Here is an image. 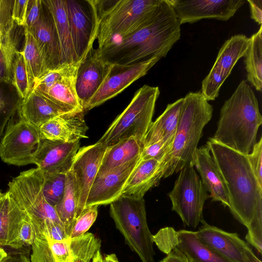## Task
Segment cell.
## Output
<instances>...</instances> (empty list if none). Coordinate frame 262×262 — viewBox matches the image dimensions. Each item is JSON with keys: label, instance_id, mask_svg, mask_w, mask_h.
Returning a JSON list of instances; mask_svg holds the SVG:
<instances>
[{"label": "cell", "instance_id": "cell-1", "mask_svg": "<svg viewBox=\"0 0 262 262\" xmlns=\"http://www.w3.org/2000/svg\"><path fill=\"white\" fill-rule=\"evenodd\" d=\"M223 178L234 217L247 230L246 239L262 253V184L246 155L222 145L212 138L206 143Z\"/></svg>", "mask_w": 262, "mask_h": 262}, {"label": "cell", "instance_id": "cell-2", "mask_svg": "<svg viewBox=\"0 0 262 262\" xmlns=\"http://www.w3.org/2000/svg\"><path fill=\"white\" fill-rule=\"evenodd\" d=\"M181 24L168 0H162L153 15L139 29L96 50L112 64L129 65L165 57L180 38Z\"/></svg>", "mask_w": 262, "mask_h": 262}, {"label": "cell", "instance_id": "cell-3", "mask_svg": "<svg viewBox=\"0 0 262 262\" xmlns=\"http://www.w3.org/2000/svg\"><path fill=\"white\" fill-rule=\"evenodd\" d=\"M261 124L256 97L247 81L243 80L223 104L212 138L247 155L257 142V132Z\"/></svg>", "mask_w": 262, "mask_h": 262}, {"label": "cell", "instance_id": "cell-4", "mask_svg": "<svg viewBox=\"0 0 262 262\" xmlns=\"http://www.w3.org/2000/svg\"><path fill=\"white\" fill-rule=\"evenodd\" d=\"M213 110L212 106L201 91L189 92L183 98L171 147L160 162L163 178L179 172L191 162L203 130L212 118Z\"/></svg>", "mask_w": 262, "mask_h": 262}, {"label": "cell", "instance_id": "cell-5", "mask_svg": "<svg viewBox=\"0 0 262 262\" xmlns=\"http://www.w3.org/2000/svg\"><path fill=\"white\" fill-rule=\"evenodd\" d=\"M110 214L126 244L142 262H155L152 234L143 198L122 194L110 204Z\"/></svg>", "mask_w": 262, "mask_h": 262}, {"label": "cell", "instance_id": "cell-6", "mask_svg": "<svg viewBox=\"0 0 262 262\" xmlns=\"http://www.w3.org/2000/svg\"><path fill=\"white\" fill-rule=\"evenodd\" d=\"M160 95L158 86L144 85L135 94L126 108L114 120L97 142L107 147L133 137L143 146L151 123L156 101Z\"/></svg>", "mask_w": 262, "mask_h": 262}, {"label": "cell", "instance_id": "cell-7", "mask_svg": "<svg viewBox=\"0 0 262 262\" xmlns=\"http://www.w3.org/2000/svg\"><path fill=\"white\" fill-rule=\"evenodd\" d=\"M43 172L33 168L21 172L8 183L7 191L31 219L35 237H45L46 225L51 221L63 225L54 206L46 200L43 193Z\"/></svg>", "mask_w": 262, "mask_h": 262}, {"label": "cell", "instance_id": "cell-8", "mask_svg": "<svg viewBox=\"0 0 262 262\" xmlns=\"http://www.w3.org/2000/svg\"><path fill=\"white\" fill-rule=\"evenodd\" d=\"M162 0H118L100 20L97 39L100 49L141 27L155 13Z\"/></svg>", "mask_w": 262, "mask_h": 262}, {"label": "cell", "instance_id": "cell-9", "mask_svg": "<svg viewBox=\"0 0 262 262\" xmlns=\"http://www.w3.org/2000/svg\"><path fill=\"white\" fill-rule=\"evenodd\" d=\"M179 172L172 189L168 193L171 209L185 226L195 228L203 220V207L209 195L191 162Z\"/></svg>", "mask_w": 262, "mask_h": 262}, {"label": "cell", "instance_id": "cell-10", "mask_svg": "<svg viewBox=\"0 0 262 262\" xmlns=\"http://www.w3.org/2000/svg\"><path fill=\"white\" fill-rule=\"evenodd\" d=\"M41 138L39 128L20 119L9 121L0 140V158L9 165L33 164V154Z\"/></svg>", "mask_w": 262, "mask_h": 262}, {"label": "cell", "instance_id": "cell-11", "mask_svg": "<svg viewBox=\"0 0 262 262\" xmlns=\"http://www.w3.org/2000/svg\"><path fill=\"white\" fill-rule=\"evenodd\" d=\"M67 15L78 63L93 48L99 20L93 0H65Z\"/></svg>", "mask_w": 262, "mask_h": 262}, {"label": "cell", "instance_id": "cell-12", "mask_svg": "<svg viewBox=\"0 0 262 262\" xmlns=\"http://www.w3.org/2000/svg\"><path fill=\"white\" fill-rule=\"evenodd\" d=\"M152 241L163 253L176 248L192 262H229L204 243L196 231L184 229L176 231L173 228L165 227L152 235Z\"/></svg>", "mask_w": 262, "mask_h": 262}, {"label": "cell", "instance_id": "cell-13", "mask_svg": "<svg viewBox=\"0 0 262 262\" xmlns=\"http://www.w3.org/2000/svg\"><path fill=\"white\" fill-rule=\"evenodd\" d=\"M250 39L243 34L231 36L221 48L209 74L202 83L201 92L207 101L214 100L238 60L244 57Z\"/></svg>", "mask_w": 262, "mask_h": 262}, {"label": "cell", "instance_id": "cell-14", "mask_svg": "<svg viewBox=\"0 0 262 262\" xmlns=\"http://www.w3.org/2000/svg\"><path fill=\"white\" fill-rule=\"evenodd\" d=\"M106 148L97 142L80 148L75 157L71 170L77 200L76 218L85 208L89 193L98 173Z\"/></svg>", "mask_w": 262, "mask_h": 262}, {"label": "cell", "instance_id": "cell-15", "mask_svg": "<svg viewBox=\"0 0 262 262\" xmlns=\"http://www.w3.org/2000/svg\"><path fill=\"white\" fill-rule=\"evenodd\" d=\"M153 58L129 65L113 64L104 81L84 107L90 110L114 97L134 81L144 76L159 60Z\"/></svg>", "mask_w": 262, "mask_h": 262}, {"label": "cell", "instance_id": "cell-16", "mask_svg": "<svg viewBox=\"0 0 262 262\" xmlns=\"http://www.w3.org/2000/svg\"><path fill=\"white\" fill-rule=\"evenodd\" d=\"M181 25L205 18L226 21L245 3L244 0H168Z\"/></svg>", "mask_w": 262, "mask_h": 262}, {"label": "cell", "instance_id": "cell-17", "mask_svg": "<svg viewBox=\"0 0 262 262\" xmlns=\"http://www.w3.org/2000/svg\"><path fill=\"white\" fill-rule=\"evenodd\" d=\"M196 231L199 237L229 262H261L249 244L236 233L225 231L204 220Z\"/></svg>", "mask_w": 262, "mask_h": 262}, {"label": "cell", "instance_id": "cell-18", "mask_svg": "<svg viewBox=\"0 0 262 262\" xmlns=\"http://www.w3.org/2000/svg\"><path fill=\"white\" fill-rule=\"evenodd\" d=\"M80 140L63 142L41 139L33 156V164L45 173H67L80 148Z\"/></svg>", "mask_w": 262, "mask_h": 262}, {"label": "cell", "instance_id": "cell-19", "mask_svg": "<svg viewBox=\"0 0 262 262\" xmlns=\"http://www.w3.org/2000/svg\"><path fill=\"white\" fill-rule=\"evenodd\" d=\"M140 160V157L104 175L96 177L89 193L85 207L110 204L119 198Z\"/></svg>", "mask_w": 262, "mask_h": 262}, {"label": "cell", "instance_id": "cell-20", "mask_svg": "<svg viewBox=\"0 0 262 262\" xmlns=\"http://www.w3.org/2000/svg\"><path fill=\"white\" fill-rule=\"evenodd\" d=\"M41 1L39 18L31 28L27 30L35 38L48 69L51 71L62 66L61 51L52 14L45 1Z\"/></svg>", "mask_w": 262, "mask_h": 262}, {"label": "cell", "instance_id": "cell-21", "mask_svg": "<svg viewBox=\"0 0 262 262\" xmlns=\"http://www.w3.org/2000/svg\"><path fill=\"white\" fill-rule=\"evenodd\" d=\"M112 66L99 57L96 50L93 48L79 63L75 89L83 110L104 81Z\"/></svg>", "mask_w": 262, "mask_h": 262}, {"label": "cell", "instance_id": "cell-22", "mask_svg": "<svg viewBox=\"0 0 262 262\" xmlns=\"http://www.w3.org/2000/svg\"><path fill=\"white\" fill-rule=\"evenodd\" d=\"M191 163L199 173L206 190L210 193L209 198L229 208L230 201L225 183L206 145L196 148Z\"/></svg>", "mask_w": 262, "mask_h": 262}, {"label": "cell", "instance_id": "cell-23", "mask_svg": "<svg viewBox=\"0 0 262 262\" xmlns=\"http://www.w3.org/2000/svg\"><path fill=\"white\" fill-rule=\"evenodd\" d=\"M88 129L81 112L56 117L41 125L39 130L41 139L73 142L88 138Z\"/></svg>", "mask_w": 262, "mask_h": 262}, {"label": "cell", "instance_id": "cell-24", "mask_svg": "<svg viewBox=\"0 0 262 262\" xmlns=\"http://www.w3.org/2000/svg\"><path fill=\"white\" fill-rule=\"evenodd\" d=\"M17 113L18 118L38 128L56 117L73 114L34 91L21 101Z\"/></svg>", "mask_w": 262, "mask_h": 262}, {"label": "cell", "instance_id": "cell-25", "mask_svg": "<svg viewBox=\"0 0 262 262\" xmlns=\"http://www.w3.org/2000/svg\"><path fill=\"white\" fill-rule=\"evenodd\" d=\"M183 101V98H181L168 104L163 113L151 122L145 137L143 147L161 140L172 144L179 124Z\"/></svg>", "mask_w": 262, "mask_h": 262}, {"label": "cell", "instance_id": "cell-26", "mask_svg": "<svg viewBox=\"0 0 262 262\" xmlns=\"http://www.w3.org/2000/svg\"><path fill=\"white\" fill-rule=\"evenodd\" d=\"M159 165L160 162L155 159L140 160L129 176L122 194L143 198L163 178Z\"/></svg>", "mask_w": 262, "mask_h": 262}, {"label": "cell", "instance_id": "cell-27", "mask_svg": "<svg viewBox=\"0 0 262 262\" xmlns=\"http://www.w3.org/2000/svg\"><path fill=\"white\" fill-rule=\"evenodd\" d=\"M8 196L10 226L7 246L19 249L24 246H31L35 234L31 219L9 195Z\"/></svg>", "mask_w": 262, "mask_h": 262}, {"label": "cell", "instance_id": "cell-28", "mask_svg": "<svg viewBox=\"0 0 262 262\" xmlns=\"http://www.w3.org/2000/svg\"><path fill=\"white\" fill-rule=\"evenodd\" d=\"M143 144L130 137L107 147L97 176H100L140 157Z\"/></svg>", "mask_w": 262, "mask_h": 262}, {"label": "cell", "instance_id": "cell-29", "mask_svg": "<svg viewBox=\"0 0 262 262\" xmlns=\"http://www.w3.org/2000/svg\"><path fill=\"white\" fill-rule=\"evenodd\" d=\"M52 14L59 40L62 66L79 64L69 25L65 0H44Z\"/></svg>", "mask_w": 262, "mask_h": 262}, {"label": "cell", "instance_id": "cell-30", "mask_svg": "<svg viewBox=\"0 0 262 262\" xmlns=\"http://www.w3.org/2000/svg\"><path fill=\"white\" fill-rule=\"evenodd\" d=\"M77 71L64 77L47 92L40 94L70 113L83 112L75 89Z\"/></svg>", "mask_w": 262, "mask_h": 262}, {"label": "cell", "instance_id": "cell-31", "mask_svg": "<svg viewBox=\"0 0 262 262\" xmlns=\"http://www.w3.org/2000/svg\"><path fill=\"white\" fill-rule=\"evenodd\" d=\"M31 262H67L71 254V238L53 241L35 238L31 245Z\"/></svg>", "mask_w": 262, "mask_h": 262}, {"label": "cell", "instance_id": "cell-32", "mask_svg": "<svg viewBox=\"0 0 262 262\" xmlns=\"http://www.w3.org/2000/svg\"><path fill=\"white\" fill-rule=\"evenodd\" d=\"M244 55L247 80L259 92L262 89V26L250 38Z\"/></svg>", "mask_w": 262, "mask_h": 262}, {"label": "cell", "instance_id": "cell-33", "mask_svg": "<svg viewBox=\"0 0 262 262\" xmlns=\"http://www.w3.org/2000/svg\"><path fill=\"white\" fill-rule=\"evenodd\" d=\"M24 29L25 39L21 51L34 88L35 83L49 71V70L35 38L28 30Z\"/></svg>", "mask_w": 262, "mask_h": 262}, {"label": "cell", "instance_id": "cell-34", "mask_svg": "<svg viewBox=\"0 0 262 262\" xmlns=\"http://www.w3.org/2000/svg\"><path fill=\"white\" fill-rule=\"evenodd\" d=\"M77 206V200L74 187L73 177L70 170L66 174V187L63 196L55 206L57 214L69 235L74 221Z\"/></svg>", "mask_w": 262, "mask_h": 262}, {"label": "cell", "instance_id": "cell-35", "mask_svg": "<svg viewBox=\"0 0 262 262\" xmlns=\"http://www.w3.org/2000/svg\"><path fill=\"white\" fill-rule=\"evenodd\" d=\"M21 101L12 83L0 82V140L5 127L17 113Z\"/></svg>", "mask_w": 262, "mask_h": 262}, {"label": "cell", "instance_id": "cell-36", "mask_svg": "<svg viewBox=\"0 0 262 262\" xmlns=\"http://www.w3.org/2000/svg\"><path fill=\"white\" fill-rule=\"evenodd\" d=\"M100 248V240L90 232L71 238V254L67 262H91Z\"/></svg>", "mask_w": 262, "mask_h": 262}, {"label": "cell", "instance_id": "cell-37", "mask_svg": "<svg viewBox=\"0 0 262 262\" xmlns=\"http://www.w3.org/2000/svg\"><path fill=\"white\" fill-rule=\"evenodd\" d=\"M12 84L22 100H26L33 89L24 56L21 51H16L11 61Z\"/></svg>", "mask_w": 262, "mask_h": 262}, {"label": "cell", "instance_id": "cell-38", "mask_svg": "<svg viewBox=\"0 0 262 262\" xmlns=\"http://www.w3.org/2000/svg\"><path fill=\"white\" fill-rule=\"evenodd\" d=\"M66 174L43 172V195L48 203L54 207L59 203L63 196Z\"/></svg>", "mask_w": 262, "mask_h": 262}, {"label": "cell", "instance_id": "cell-39", "mask_svg": "<svg viewBox=\"0 0 262 262\" xmlns=\"http://www.w3.org/2000/svg\"><path fill=\"white\" fill-rule=\"evenodd\" d=\"M78 64L62 65L57 69L49 71L35 83L33 91L40 94L45 93L62 78L76 71Z\"/></svg>", "mask_w": 262, "mask_h": 262}, {"label": "cell", "instance_id": "cell-40", "mask_svg": "<svg viewBox=\"0 0 262 262\" xmlns=\"http://www.w3.org/2000/svg\"><path fill=\"white\" fill-rule=\"evenodd\" d=\"M98 206L85 207L74 221L70 233V238H74L84 235L96 221L98 215Z\"/></svg>", "mask_w": 262, "mask_h": 262}, {"label": "cell", "instance_id": "cell-41", "mask_svg": "<svg viewBox=\"0 0 262 262\" xmlns=\"http://www.w3.org/2000/svg\"><path fill=\"white\" fill-rule=\"evenodd\" d=\"M172 144L161 140L143 147L140 160L155 159L160 162L170 149Z\"/></svg>", "mask_w": 262, "mask_h": 262}, {"label": "cell", "instance_id": "cell-42", "mask_svg": "<svg viewBox=\"0 0 262 262\" xmlns=\"http://www.w3.org/2000/svg\"><path fill=\"white\" fill-rule=\"evenodd\" d=\"M10 226L9 201L7 192L0 202V246H7Z\"/></svg>", "mask_w": 262, "mask_h": 262}, {"label": "cell", "instance_id": "cell-43", "mask_svg": "<svg viewBox=\"0 0 262 262\" xmlns=\"http://www.w3.org/2000/svg\"><path fill=\"white\" fill-rule=\"evenodd\" d=\"M259 182L262 184V138L253 146L250 154L246 155Z\"/></svg>", "mask_w": 262, "mask_h": 262}, {"label": "cell", "instance_id": "cell-44", "mask_svg": "<svg viewBox=\"0 0 262 262\" xmlns=\"http://www.w3.org/2000/svg\"><path fill=\"white\" fill-rule=\"evenodd\" d=\"M41 0H28L24 29H29L37 21L41 12Z\"/></svg>", "mask_w": 262, "mask_h": 262}, {"label": "cell", "instance_id": "cell-45", "mask_svg": "<svg viewBox=\"0 0 262 262\" xmlns=\"http://www.w3.org/2000/svg\"><path fill=\"white\" fill-rule=\"evenodd\" d=\"M0 82L12 83L11 60L0 47Z\"/></svg>", "mask_w": 262, "mask_h": 262}, {"label": "cell", "instance_id": "cell-46", "mask_svg": "<svg viewBox=\"0 0 262 262\" xmlns=\"http://www.w3.org/2000/svg\"><path fill=\"white\" fill-rule=\"evenodd\" d=\"M28 0H15L12 8V18L18 27L24 28Z\"/></svg>", "mask_w": 262, "mask_h": 262}, {"label": "cell", "instance_id": "cell-47", "mask_svg": "<svg viewBox=\"0 0 262 262\" xmlns=\"http://www.w3.org/2000/svg\"><path fill=\"white\" fill-rule=\"evenodd\" d=\"M160 262H192L184 253L174 248L169 250Z\"/></svg>", "mask_w": 262, "mask_h": 262}, {"label": "cell", "instance_id": "cell-48", "mask_svg": "<svg viewBox=\"0 0 262 262\" xmlns=\"http://www.w3.org/2000/svg\"><path fill=\"white\" fill-rule=\"evenodd\" d=\"M249 3L251 17L259 25L262 24V1L261 0H248Z\"/></svg>", "mask_w": 262, "mask_h": 262}, {"label": "cell", "instance_id": "cell-49", "mask_svg": "<svg viewBox=\"0 0 262 262\" xmlns=\"http://www.w3.org/2000/svg\"><path fill=\"white\" fill-rule=\"evenodd\" d=\"M1 262H30V260L25 253L19 252L8 255Z\"/></svg>", "mask_w": 262, "mask_h": 262}, {"label": "cell", "instance_id": "cell-50", "mask_svg": "<svg viewBox=\"0 0 262 262\" xmlns=\"http://www.w3.org/2000/svg\"><path fill=\"white\" fill-rule=\"evenodd\" d=\"M103 259L104 262H120L116 255L114 253H112L106 255Z\"/></svg>", "mask_w": 262, "mask_h": 262}, {"label": "cell", "instance_id": "cell-51", "mask_svg": "<svg viewBox=\"0 0 262 262\" xmlns=\"http://www.w3.org/2000/svg\"><path fill=\"white\" fill-rule=\"evenodd\" d=\"M92 262H104L100 250L98 251L94 256Z\"/></svg>", "mask_w": 262, "mask_h": 262}, {"label": "cell", "instance_id": "cell-52", "mask_svg": "<svg viewBox=\"0 0 262 262\" xmlns=\"http://www.w3.org/2000/svg\"><path fill=\"white\" fill-rule=\"evenodd\" d=\"M7 255L8 254L4 250V249L0 247V262H1L5 258H6Z\"/></svg>", "mask_w": 262, "mask_h": 262}, {"label": "cell", "instance_id": "cell-53", "mask_svg": "<svg viewBox=\"0 0 262 262\" xmlns=\"http://www.w3.org/2000/svg\"><path fill=\"white\" fill-rule=\"evenodd\" d=\"M0 47H2V32L0 30Z\"/></svg>", "mask_w": 262, "mask_h": 262}, {"label": "cell", "instance_id": "cell-54", "mask_svg": "<svg viewBox=\"0 0 262 262\" xmlns=\"http://www.w3.org/2000/svg\"><path fill=\"white\" fill-rule=\"evenodd\" d=\"M3 195V193H2V192L0 191V202H1V200H2V198Z\"/></svg>", "mask_w": 262, "mask_h": 262}]
</instances>
